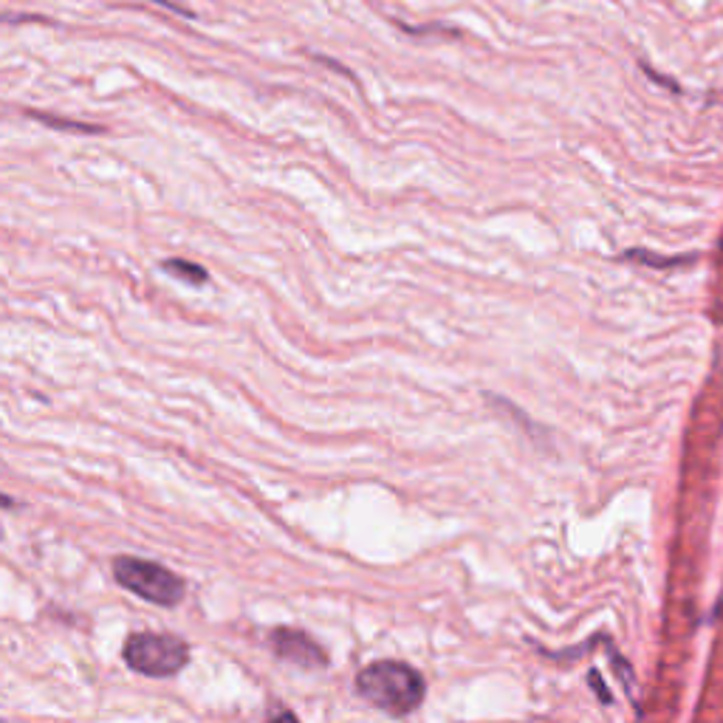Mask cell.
<instances>
[{"instance_id":"6da1fadb","label":"cell","mask_w":723,"mask_h":723,"mask_svg":"<svg viewBox=\"0 0 723 723\" xmlns=\"http://www.w3.org/2000/svg\"><path fill=\"white\" fill-rule=\"evenodd\" d=\"M356 692L388 715H410L424 701V678L404 661H374L356 676Z\"/></svg>"},{"instance_id":"7a4b0ae2","label":"cell","mask_w":723,"mask_h":723,"mask_svg":"<svg viewBox=\"0 0 723 723\" xmlns=\"http://www.w3.org/2000/svg\"><path fill=\"white\" fill-rule=\"evenodd\" d=\"M113 577H116L119 586L127 588L136 597L147 599L153 605L173 608L187 593L185 579L162 566V563H153V559L116 557L113 559Z\"/></svg>"},{"instance_id":"3957f363","label":"cell","mask_w":723,"mask_h":723,"mask_svg":"<svg viewBox=\"0 0 723 723\" xmlns=\"http://www.w3.org/2000/svg\"><path fill=\"white\" fill-rule=\"evenodd\" d=\"M122 658L133 672L151 678H170L190 661V647L185 638L170 633H133L122 647Z\"/></svg>"},{"instance_id":"277c9868","label":"cell","mask_w":723,"mask_h":723,"mask_svg":"<svg viewBox=\"0 0 723 723\" xmlns=\"http://www.w3.org/2000/svg\"><path fill=\"white\" fill-rule=\"evenodd\" d=\"M269 645L277 658H283L289 665L303 667V670H323L331 661L329 653L323 650V645L305 631H297V627H275V631L269 633Z\"/></svg>"},{"instance_id":"5b68a950","label":"cell","mask_w":723,"mask_h":723,"mask_svg":"<svg viewBox=\"0 0 723 723\" xmlns=\"http://www.w3.org/2000/svg\"><path fill=\"white\" fill-rule=\"evenodd\" d=\"M165 269L170 271L173 277H181V280H187V283H207L210 280V275H207L204 266L198 264H190V260H181V257H173V260H165Z\"/></svg>"},{"instance_id":"8992f818","label":"cell","mask_w":723,"mask_h":723,"mask_svg":"<svg viewBox=\"0 0 723 723\" xmlns=\"http://www.w3.org/2000/svg\"><path fill=\"white\" fill-rule=\"evenodd\" d=\"M34 119L40 122H46L48 127H63V131H77V133H102L105 127L99 125H86V122H68V119H57V116H46V113H32Z\"/></svg>"},{"instance_id":"52a82bcc","label":"cell","mask_w":723,"mask_h":723,"mask_svg":"<svg viewBox=\"0 0 723 723\" xmlns=\"http://www.w3.org/2000/svg\"><path fill=\"white\" fill-rule=\"evenodd\" d=\"M153 3H162V7H167L170 12H176V14H192V12H187V9L178 7V3H173V0H153Z\"/></svg>"},{"instance_id":"ba28073f","label":"cell","mask_w":723,"mask_h":723,"mask_svg":"<svg viewBox=\"0 0 723 723\" xmlns=\"http://www.w3.org/2000/svg\"><path fill=\"white\" fill-rule=\"evenodd\" d=\"M0 537H3V529H0Z\"/></svg>"}]
</instances>
